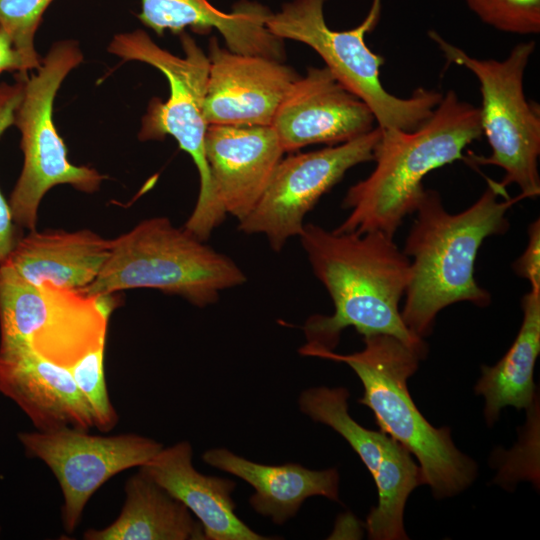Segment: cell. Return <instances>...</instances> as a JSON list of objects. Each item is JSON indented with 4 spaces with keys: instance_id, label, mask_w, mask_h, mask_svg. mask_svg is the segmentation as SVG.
<instances>
[{
    "instance_id": "cell-1",
    "label": "cell",
    "mask_w": 540,
    "mask_h": 540,
    "mask_svg": "<svg viewBox=\"0 0 540 540\" xmlns=\"http://www.w3.org/2000/svg\"><path fill=\"white\" fill-rule=\"evenodd\" d=\"M298 237L334 305L333 314L306 320L302 355L333 351L342 331L353 327L363 337L393 336L421 360L426 357L424 339L414 335L401 317L399 305L412 273L410 259L393 237L379 231L336 233L316 224H305Z\"/></svg>"
},
{
    "instance_id": "cell-2",
    "label": "cell",
    "mask_w": 540,
    "mask_h": 540,
    "mask_svg": "<svg viewBox=\"0 0 540 540\" xmlns=\"http://www.w3.org/2000/svg\"><path fill=\"white\" fill-rule=\"evenodd\" d=\"M521 199L509 197L505 187L488 179L475 203L450 213L437 191H424L403 249L412 275L401 317L414 335L422 339L430 335L437 314L449 305L490 304V293L475 280L476 256L486 238L508 230L506 214Z\"/></svg>"
},
{
    "instance_id": "cell-3",
    "label": "cell",
    "mask_w": 540,
    "mask_h": 540,
    "mask_svg": "<svg viewBox=\"0 0 540 540\" xmlns=\"http://www.w3.org/2000/svg\"><path fill=\"white\" fill-rule=\"evenodd\" d=\"M479 108L450 90L413 131L381 129L371 174L352 185L342 206L350 209L336 233L382 232L393 237L413 214L434 169L463 160V150L482 135Z\"/></svg>"
},
{
    "instance_id": "cell-4",
    "label": "cell",
    "mask_w": 540,
    "mask_h": 540,
    "mask_svg": "<svg viewBox=\"0 0 540 540\" xmlns=\"http://www.w3.org/2000/svg\"><path fill=\"white\" fill-rule=\"evenodd\" d=\"M364 344L352 354L324 351L314 357L345 363L356 373L364 388L358 402L371 409L382 432L417 459L424 484L435 498L467 489L477 476V464L455 446L449 428H436L426 420L408 390L420 357L390 335L364 337Z\"/></svg>"
},
{
    "instance_id": "cell-5",
    "label": "cell",
    "mask_w": 540,
    "mask_h": 540,
    "mask_svg": "<svg viewBox=\"0 0 540 540\" xmlns=\"http://www.w3.org/2000/svg\"><path fill=\"white\" fill-rule=\"evenodd\" d=\"M246 280L230 257L168 218L152 217L111 239L107 260L82 291L104 296L127 289H157L206 307L216 303L222 291Z\"/></svg>"
},
{
    "instance_id": "cell-6",
    "label": "cell",
    "mask_w": 540,
    "mask_h": 540,
    "mask_svg": "<svg viewBox=\"0 0 540 540\" xmlns=\"http://www.w3.org/2000/svg\"><path fill=\"white\" fill-rule=\"evenodd\" d=\"M183 56L157 45L142 29L119 33L108 44V52L124 61L146 63L168 80L169 97L165 102L150 101L141 120L139 139L161 140L172 136L188 153L199 174V194L184 228L202 241L225 219V212L213 197L205 154L208 128L204 103L209 72V57L185 31L180 33Z\"/></svg>"
},
{
    "instance_id": "cell-7",
    "label": "cell",
    "mask_w": 540,
    "mask_h": 540,
    "mask_svg": "<svg viewBox=\"0 0 540 540\" xmlns=\"http://www.w3.org/2000/svg\"><path fill=\"white\" fill-rule=\"evenodd\" d=\"M326 0H292L271 13L266 26L277 38L306 44L324 61L325 66L350 92L371 110L380 129L413 131L433 113L443 94L436 90L416 89L409 98L389 93L380 81L385 59L372 52L365 34L376 24L381 0H373L363 22L353 29L332 30L324 17Z\"/></svg>"
},
{
    "instance_id": "cell-8",
    "label": "cell",
    "mask_w": 540,
    "mask_h": 540,
    "mask_svg": "<svg viewBox=\"0 0 540 540\" xmlns=\"http://www.w3.org/2000/svg\"><path fill=\"white\" fill-rule=\"evenodd\" d=\"M83 61L75 40H61L50 47L36 73L21 76L23 92L14 124L20 132L23 166L8 203L15 224L34 230L45 194L67 184L85 193L100 188L105 176L89 166L74 165L53 121L56 94L68 74Z\"/></svg>"
},
{
    "instance_id": "cell-9",
    "label": "cell",
    "mask_w": 540,
    "mask_h": 540,
    "mask_svg": "<svg viewBox=\"0 0 540 540\" xmlns=\"http://www.w3.org/2000/svg\"><path fill=\"white\" fill-rule=\"evenodd\" d=\"M429 37L448 63L470 70L478 79L482 95L479 108L482 133L490 144V156L470 153L469 164L494 165L504 172L500 185H517L524 198L540 194V109L524 94V72L535 50L533 40L518 43L504 60L478 59L447 42L435 31Z\"/></svg>"
},
{
    "instance_id": "cell-10",
    "label": "cell",
    "mask_w": 540,
    "mask_h": 540,
    "mask_svg": "<svg viewBox=\"0 0 540 540\" xmlns=\"http://www.w3.org/2000/svg\"><path fill=\"white\" fill-rule=\"evenodd\" d=\"M112 295L33 286L0 264V345H26L69 368L106 343Z\"/></svg>"
},
{
    "instance_id": "cell-11",
    "label": "cell",
    "mask_w": 540,
    "mask_h": 540,
    "mask_svg": "<svg viewBox=\"0 0 540 540\" xmlns=\"http://www.w3.org/2000/svg\"><path fill=\"white\" fill-rule=\"evenodd\" d=\"M381 129L353 140L281 159L253 210L239 221L246 234H263L279 252L299 236L306 214L352 167L373 160Z\"/></svg>"
},
{
    "instance_id": "cell-12",
    "label": "cell",
    "mask_w": 540,
    "mask_h": 540,
    "mask_svg": "<svg viewBox=\"0 0 540 540\" xmlns=\"http://www.w3.org/2000/svg\"><path fill=\"white\" fill-rule=\"evenodd\" d=\"M349 392L344 387H313L299 397L301 411L315 422L340 434L371 473L378 502L366 519L373 540H404V510L411 492L424 484L412 454L386 433L367 429L348 412Z\"/></svg>"
},
{
    "instance_id": "cell-13",
    "label": "cell",
    "mask_w": 540,
    "mask_h": 540,
    "mask_svg": "<svg viewBox=\"0 0 540 540\" xmlns=\"http://www.w3.org/2000/svg\"><path fill=\"white\" fill-rule=\"evenodd\" d=\"M18 440L28 457L43 461L55 476L67 533L77 528L88 500L104 483L142 466L162 448L156 440L134 433L101 436L72 427L20 432Z\"/></svg>"
},
{
    "instance_id": "cell-14",
    "label": "cell",
    "mask_w": 540,
    "mask_h": 540,
    "mask_svg": "<svg viewBox=\"0 0 540 540\" xmlns=\"http://www.w3.org/2000/svg\"><path fill=\"white\" fill-rule=\"evenodd\" d=\"M204 103L208 125L271 126L276 112L300 75L276 59L236 53L209 43Z\"/></svg>"
},
{
    "instance_id": "cell-15",
    "label": "cell",
    "mask_w": 540,
    "mask_h": 540,
    "mask_svg": "<svg viewBox=\"0 0 540 540\" xmlns=\"http://www.w3.org/2000/svg\"><path fill=\"white\" fill-rule=\"evenodd\" d=\"M368 106L326 67H309L282 100L274 129L284 152L313 144L337 145L373 129Z\"/></svg>"
},
{
    "instance_id": "cell-16",
    "label": "cell",
    "mask_w": 540,
    "mask_h": 540,
    "mask_svg": "<svg viewBox=\"0 0 540 540\" xmlns=\"http://www.w3.org/2000/svg\"><path fill=\"white\" fill-rule=\"evenodd\" d=\"M284 153L272 126L208 125L211 188L226 215L240 221L253 210Z\"/></svg>"
},
{
    "instance_id": "cell-17",
    "label": "cell",
    "mask_w": 540,
    "mask_h": 540,
    "mask_svg": "<svg viewBox=\"0 0 540 540\" xmlns=\"http://www.w3.org/2000/svg\"><path fill=\"white\" fill-rule=\"evenodd\" d=\"M0 393L14 401L39 431L94 427L88 402L70 370L26 345H0Z\"/></svg>"
},
{
    "instance_id": "cell-18",
    "label": "cell",
    "mask_w": 540,
    "mask_h": 540,
    "mask_svg": "<svg viewBox=\"0 0 540 540\" xmlns=\"http://www.w3.org/2000/svg\"><path fill=\"white\" fill-rule=\"evenodd\" d=\"M192 446L181 441L161 448L139 470L182 502L201 523L207 540L268 539L235 514L232 492L235 482L207 476L192 464Z\"/></svg>"
},
{
    "instance_id": "cell-19",
    "label": "cell",
    "mask_w": 540,
    "mask_h": 540,
    "mask_svg": "<svg viewBox=\"0 0 540 540\" xmlns=\"http://www.w3.org/2000/svg\"><path fill=\"white\" fill-rule=\"evenodd\" d=\"M139 20L158 35L216 29L229 50L283 61V40L266 26L271 11L264 5L242 0L231 12L217 9L208 0H140Z\"/></svg>"
},
{
    "instance_id": "cell-20",
    "label": "cell",
    "mask_w": 540,
    "mask_h": 540,
    "mask_svg": "<svg viewBox=\"0 0 540 540\" xmlns=\"http://www.w3.org/2000/svg\"><path fill=\"white\" fill-rule=\"evenodd\" d=\"M110 249L111 239L88 229H34L19 238L1 264L33 286L82 291L96 279Z\"/></svg>"
},
{
    "instance_id": "cell-21",
    "label": "cell",
    "mask_w": 540,
    "mask_h": 540,
    "mask_svg": "<svg viewBox=\"0 0 540 540\" xmlns=\"http://www.w3.org/2000/svg\"><path fill=\"white\" fill-rule=\"evenodd\" d=\"M202 459L250 484L255 490L250 498L251 507L276 524L292 518L309 497L338 501L339 474L335 468L310 470L296 463L265 465L225 448L210 449Z\"/></svg>"
},
{
    "instance_id": "cell-22",
    "label": "cell",
    "mask_w": 540,
    "mask_h": 540,
    "mask_svg": "<svg viewBox=\"0 0 540 540\" xmlns=\"http://www.w3.org/2000/svg\"><path fill=\"white\" fill-rule=\"evenodd\" d=\"M118 517L102 529L90 528L85 540H205L189 509L139 470L124 486Z\"/></svg>"
},
{
    "instance_id": "cell-23",
    "label": "cell",
    "mask_w": 540,
    "mask_h": 540,
    "mask_svg": "<svg viewBox=\"0 0 540 540\" xmlns=\"http://www.w3.org/2000/svg\"><path fill=\"white\" fill-rule=\"evenodd\" d=\"M523 320L505 355L493 366H482L475 393L485 399L489 426L508 406L530 409L536 398L534 368L540 353V290L530 289L522 298Z\"/></svg>"
},
{
    "instance_id": "cell-24",
    "label": "cell",
    "mask_w": 540,
    "mask_h": 540,
    "mask_svg": "<svg viewBox=\"0 0 540 540\" xmlns=\"http://www.w3.org/2000/svg\"><path fill=\"white\" fill-rule=\"evenodd\" d=\"M105 344L91 350L68 368L90 406L94 427L102 432L112 430L118 422L105 381Z\"/></svg>"
},
{
    "instance_id": "cell-25",
    "label": "cell",
    "mask_w": 540,
    "mask_h": 540,
    "mask_svg": "<svg viewBox=\"0 0 540 540\" xmlns=\"http://www.w3.org/2000/svg\"><path fill=\"white\" fill-rule=\"evenodd\" d=\"M54 0H0V27L12 38L27 71L38 69L41 58L35 35L43 14Z\"/></svg>"
},
{
    "instance_id": "cell-26",
    "label": "cell",
    "mask_w": 540,
    "mask_h": 540,
    "mask_svg": "<svg viewBox=\"0 0 540 540\" xmlns=\"http://www.w3.org/2000/svg\"><path fill=\"white\" fill-rule=\"evenodd\" d=\"M484 23L514 34L540 32V0H465Z\"/></svg>"
},
{
    "instance_id": "cell-27",
    "label": "cell",
    "mask_w": 540,
    "mask_h": 540,
    "mask_svg": "<svg viewBox=\"0 0 540 540\" xmlns=\"http://www.w3.org/2000/svg\"><path fill=\"white\" fill-rule=\"evenodd\" d=\"M22 92L21 76L13 84L6 82L0 84V138L14 124L15 111ZM18 228L13 220L8 200L0 191V264L5 261L19 240Z\"/></svg>"
},
{
    "instance_id": "cell-28",
    "label": "cell",
    "mask_w": 540,
    "mask_h": 540,
    "mask_svg": "<svg viewBox=\"0 0 540 540\" xmlns=\"http://www.w3.org/2000/svg\"><path fill=\"white\" fill-rule=\"evenodd\" d=\"M528 244L523 254L513 263L514 271L529 281L530 289L540 290V221L528 228Z\"/></svg>"
},
{
    "instance_id": "cell-29",
    "label": "cell",
    "mask_w": 540,
    "mask_h": 540,
    "mask_svg": "<svg viewBox=\"0 0 540 540\" xmlns=\"http://www.w3.org/2000/svg\"><path fill=\"white\" fill-rule=\"evenodd\" d=\"M5 71H18L26 76L28 71L23 57L17 51L10 35L0 27V74Z\"/></svg>"
}]
</instances>
